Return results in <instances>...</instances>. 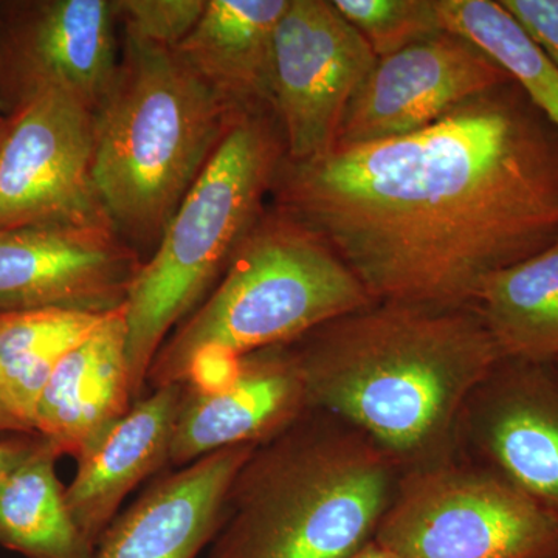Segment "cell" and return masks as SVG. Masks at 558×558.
I'll list each match as a JSON object with an SVG mask.
<instances>
[{"mask_svg":"<svg viewBox=\"0 0 558 558\" xmlns=\"http://www.w3.org/2000/svg\"><path fill=\"white\" fill-rule=\"evenodd\" d=\"M376 62L332 0H290L271 54V98L286 159L314 160L336 148L348 105Z\"/></svg>","mask_w":558,"mask_h":558,"instance_id":"cell-9","label":"cell"},{"mask_svg":"<svg viewBox=\"0 0 558 558\" xmlns=\"http://www.w3.org/2000/svg\"><path fill=\"white\" fill-rule=\"evenodd\" d=\"M142 255L110 227L0 231V312L124 306Z\"/></svg>","mask_w":558,"mask_h":558,"instance_id":"cell-13","label":"cell"},{"mask_svg":"<svg viewBox=\"0 0 558 558\" xmlns=\"http://www.w3.org/2000/svg\"><path fill=\"white\" fill-rule=\"evenodd\" d=\"M270 197L371 299L475 303L558 240V131L510 78L413 134L284 157Z\"/></svg>","mask_w":558,"mask_h":558,"instance_id":"cell-1","label":"cell"},{"mask_svg":"<svg viewBox=\"0 0 558 558\" xmlns=\"http://www.w3.org/2000/svg\"><path fill=\"white\" fill-rule=\"evenodd\" d=\"M231 109L175 49L124 35L95 109L94 179L113 229L157 248L231 124Z\"/></svg>","mask_w":558,"mask_h":558,"instance_id":"cell-4","label":"cell"},{"mask_svg":"<svg viewBox=\"0 0 558 558\" xmlns=\"http://www.w3.org/2000/svg\"><path fill=\"white\" fill-rule=\"evenodd\" d=\"M258 446L215 451L150 484L102 534L94 558H197L215 542L231 484Z\"/></svg>","mask_w":558,"mask_h":558,"instance_id":"cell-15","label":"cell"},{"mask_svg":"<svg viewBox=\"0 0 558 558\" xmlns=\"http://www.w3.org/2000/svg\"><path fill=\"white\" fill-rule=\"evenodd\" d=\"M205 5L207 0H116L124 35L168 49H178Z\"/></svg>","mask_w":558,"mask_h":558,"instance_id":"cell-24","label":"cell"},{"mask_svg":"<svg viewBox=\"0 0 558 558\" xmlns=\"http://www.w3.org/2000/svg\"><path fill=\"white\" fill-rule=\"evenodd\" d=\"M182 395V384L153 389L76 458L78 469L65 487V501L94 548L128 495L170 462Z\"/></svg>","mask_w":558,"mask_h":558,"instance_id":"cell-17","label":"cell"},{"mask_svg":"<svg viewBox=\"0 0 558 558\" xmlns=\"http://www.w3.org/2000/svg\"><path fill=\"white\" fill-rule=\"evenodd\" d=\"M134 402L121 306L61 360L36 403L33 432L60 457L76 459Z\"/></svg>","mask_w":558,"mask_h":558,"instance_id":"cell-16","label":"cell"},{"mask_svg":"<svg viewBox=\"0 0 558 558\" xmlns=\"http://www.w3.org/2000/svg\"><path fill=\"white\" fill-rule=\"evenodd\" d=\"M373 301L328 242L266 208L211 293L157 352L146 387L215 384L244 355L292 343Z\"/></svg>","mask_w":558,"mask_h":558,"instance_id":"cell-5","label":"cell"},{"mask_svg":"<svg viewBox=\"0 0 558 558\" xmlns=\"http://www.w3.org/2000/svg\"><path fill=\"white\" fill-rule=\"evenodd\" d=\"M284 156L275 112L240 117L172 216L153 256L143 260L124 303L135 402L172 328L207 299L267 208Z\"/></svg>","mask_w":558,"mask_h":558,"instance_id":"cell-6","label":"cell"},{"mask_svg":"<svg viewBox=\"0 0 558 558\" xmlns=\"http://www.w3.org/2000/svg\"><path fill=\"white\" fill-rule=\"evenodd\" d=\"M336 9L380 58L446 32L436 0H332Z\"/></svg>","mask_w":558,"mask_h":558,"instance_id":"cell-23","label":"cell"},{"mask_svg":"<svg viewBox=\"0 0 558 558\" xmlns=\"http://www.w3.org/2000/svg\"><path fill=\"white\" fill-rule=\"evenodd\" d=\"M558 68V0H498Z\"/></svg>","mask_w":558,"mask_h":558,"instance_id":"cell-25","label":"cell"},{"mask_svg":"<svg viewBox=\"0 0 558 558\" xmlns=\"http://www.w3.org/2000/svg\"><path fill=\"white\" fill-rule=\"evenodd\" d=\"M289 347L312 407L359 429L403 475L457 459L462 409L502 359L476 303L374 300Z\"/></svg>","mask_w":558,"mask_h":558,"instance_id":"cell-2","label":"cell"},{"mask_svg":"<svg viewBox=\"0 0 558 558\" xmlns=\"http://www.w3.org/2000/svg\"><path fill=\"white\" fill-rule=\"evenodd\" d=\"M457 458L505 480L558 523V363L499 360L462 409Z\"/></svg>","mask_w":558,"mask_h":558,"instance_id":"cell-11","label":"cell"},{"mask_svg":"<svg viewBox=\"0 0 558 558\" xmlns=\"http://www.w3.org/2000/svg\"><path fill=\"white\" fill-rule=\"evenodd\" d=\"M475 303L502 359L557 363L558 240L484 279Z\"/></svg>","mask_w":558,"mask_h":558,"instance_id":"cell-19","label":"cell"},{"mask_svg":"<svg viewBox=\"0 0 558 558\" xmlns=\"http://www.w3.org/2000/svg\"><path fill=\"white\" fill-rule=\"evenodd\" d=\"M436 7L444 28L497 61L558 131V68L515 17L494 0H436Z\"/></svg>","mask_w":558,"mask_h":558,"instance_id":"cell-22","label":"cell"},{"mask_svg":"<svg viewBox=\"0 0 558 558\" xmlns=\"http://www.w3.org/2000/svg\"><path fill=\"white\" fill-rule=\"evenodd\" d=\"M352 558H398L392 556L389 550L381 548L379 543L371 542L369 545H366L365 548L360 550V553L355 554Z\"/></svg>","mask_w":558,"mask_h":558,"instance_id":"cell-28","label":"cell"},{"mask_svg":"<svg viewBox=\"0 0 558 558\" xmlns=\"http://www.w3.org/2000/svg\"><path fill=\"white\" fill-rule=\"evenodd\" d=\"M374 542L398 558H558V523L457 458L403 475Z\"/></svg>","mask_w":558,"mask_h":558,"instance_id":"cell-7","label":"cell"},{"mask_svg":"<svg viewBox=\"0 0 558 558\" xmlns=\"http://www.w3.org/2000/svg\"><path fill=\"white\" fill-rule=\"evenodd\" d=\"M558 363V362H557Z\"/></svg>","mask_w":558,"mask_h":558,"instance_id":"cell-30","label":"cell"},{"mask_svg":"<svg viewBox=\"0 0 558 558\" xmlns=\"http://www.w3.org/2000/svg\"><path fill=\"white\" fill-rule=\"evenodd\" d=\"M314 409L289 344L244 355L226 379L183 385L170 450L171 468L238 446H259Z\"/></svg>","mask_w":558,"mask_h":558,"instance_id":"cell-14","label":"cell"},{"mask_svg":"<svg viewBox=\"0 0 558 558\" xmlns=\"http://www.w3.org/2000/svg\"><path fill=\"white\" fill-rule=\"evenodd\" d=\"M95 110L49 94L5 117L0 135V231L110 227L94 179Z\"/></svg>","mask_w":558,"mask_h":558,"instance_id":"cell-8","label":"cell"},{"mask_svg":"<svg viewBox=\"0 0 558 558\" xmlns=\"http://www.w3.org/2000/svg\"><path fill=\"white\" fill-rule=\"evenodd\" d=\"M2 432L16 433L17 435V433H28V429L24 427V424L11 410L2 385H0V433Z\"/></svg>","mask_w":558,"mask_h":558,"instance_id":"cell-27","label":"cell"},{"mask_svg":"<svg viewBox=\"0 0 558 558\" xmlns=\"http://www.w3.org/2000/svg\"><path fill=\"white\" fill-rule=\"evenodd\" d=\"M116 0L0 2V112L49 94L97 109L120 60Z\"/></svg>","mask_w":558,"mask_h":558,"instance_id":"cell-10","label":"cell"},{"mask_svg":"<svg viewBox=\"0 0 558 558\" xmlns=\"http://www.w3.org/2000/svg\"><path fill=\"white\" fill-rule=\"evenodd\" d=\"M3 128H5V117H0V135H2Z\"/></svg>","mask_w":558,"mask_h":558,"instance_id":"cell-29","label":"cell"},{"mask_svg":"<svg viewBox=\"0 0 558 558\" xmlns=\"http://www.w3.org/2000/svg\"><path fill=\"white\" fill-rule=\"evenodd\" d=\"M108 314L54 307L0 312V385L28 433H35L36 403L51 374Z\"/></svg>","mask_w":558,"mask_h":558,"instance_id":"cell-21","label":"cell"},{"mask_svg":"<svg viewBox=\"0 0 558 558\" xmlns=\"http://www.w3.org/2000/svg\"><path fill=\"white\" fill-rule=\"evenodd\" d=\"M290 0H207L180 57L238 113L274 110L271 54Z\"/></svg>","mask_w":558,"mask_h":558,"instance_id":"cell-18","label":"cell"},{"mask_svg":"<svg viewBox=\"0 0 558 558\" xmlns=\"http://www.w3.org/2000/svg\"><path fill=\"white\" fill-rule=\"evenodd\" d=\"M47 440L0 484V545L27 558H94L70 513Z\"/></svg>","mask_w":558,"mask_h":558,"instance_id":"cell-20","label":"cell"},{"mask_svg":"<svg viewBox=\"0 0 558 558\" xmlns=\"http://www.w3.org/2000/svg\"><path fill=\"white\" fill-rule=\"evenodd\" d=\"M44 439L35 433H20L0 440V484L43 446Z\"/></svg>","mask_w":558,"mask_h":558,"instance_id":"cell-26","label":"cell"},{"mask_svg":"<svg viewBox=\"0 0 558 558\" xmlns=\"http://www.w3.org/2000/svg\"><path fill=\"white\" fill-rule=\"evenodd\" d=\"M402 478L363 433L312 409L250 454L207 558H352L376 538Z\"/></svg>","mask_w":558,"mask_h":558,"instance_id":"cell-3","label":"cell"},{"mask_svg":"<svg viewBox=\"0 0 558 558\" xmlns=\"http://www.w3.org/2000/svg\"><path fill=\"white\" fill-rule=\"evenodd\" d=\"M509 80L475 44L457 33H439L377 60L348 105L333 149L413 134Z\"/></svg>","mask_w":558,"mask_h":558,"instance_id":"cell-12","label":"cell"}]
</instances>
